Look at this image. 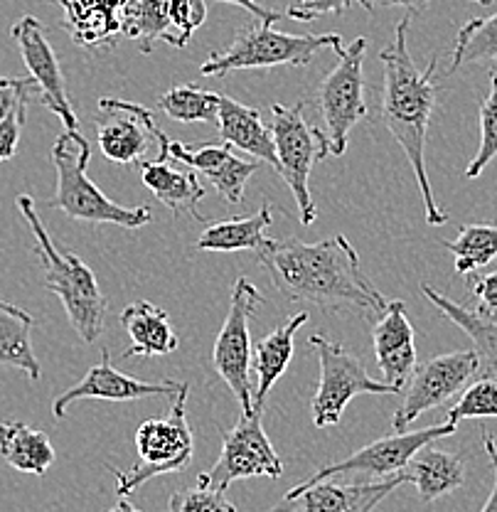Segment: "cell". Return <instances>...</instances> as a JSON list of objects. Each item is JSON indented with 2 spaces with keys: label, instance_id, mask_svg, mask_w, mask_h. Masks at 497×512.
Returning a JSON list of instances; mask_svg holds the SVG:
<instances>
[{
  "label": "cell",
  "instance_id": "cell-40",
  "mask_svg": "<svg viewBox=\"0 0 497 512\" xmlns=\"http://www.w3.org/2000/svg\"><path fill=\"white\" fill-rule=\"evenodd\" d=\"M28 106L30 101L18 106V109H15L13 114L5 116V119H0V163L15 158V153H18L20 136H23L25 119H28Z\"/></svg>",
  "mask_w": 497,
  "mask_h": 512
},
{
  "label": "cell",
  "instance_id": "cell-18",
  "mask_svg": "<svg viewBox=\"0 0 497 512\" xmlns=\"http://www.w3.org/2000/svg\"><path fill=\"white\" fill-rule=\"evenodd\" d=\"M372 343L384 382L397 387L399 394H402L406 382L411 380L414 370L419 367L416 365L419 357H416L414 325L406 316L404 301H389L382 316L374 320Z\"/></svg>",
  "mask_w": 497,
  "mask_h": 512
},
{
  "label": "cell",
  "instance_id": "cell-14",
  "mask_svg": "<svg viewBox=\"0 0 497 512\" xmlns=\"http://www.w3.org/2000/svg\"><path fill=\"white\" fill-rule=\"evenodd\" d=\"M10 37L18 45L20 57H23L25 67H28L42 104L52 114L60 116L67 131H79L77 114H74L72 101H69L67 94V79H64L60 60H57L50 40H47L45 25L37 18H32V15H25V18H20L10 28Z\"/></svg>",
  "mask_w": 497,
  "mask_h": 512
},
{
  "label": "cell",
  "instance_id": "cell-35",
  "mask_svg": "<svg viewBox=\"0 0 497 512\" xmlns=\"http://www.w3.org/2000/svg\"><path fill=\"white\" fill-rule=\"evenodd\" d=\"M446 419L453 424H461L463 419H497V382L483 377L470 384Z\"/></svg>",
  "mask_w": 497,
  "mask_h": 512
},
{
  "label": "cell",
  "instance_id": "cell-7",
  "mask_svg": "<svg viewBox=\"0 0 497 512\" xmlns=\"http://www.w3.org/2000/svg\"><path fill=\"white\" fill-rule=\"evenodd\" d=\"M367 37H357L338 57V64L323 77L318 87V109L323 119V138L328 156H342L347 151V138L352 128L370 119L365 101V60Z\"/></svg>",
  "mask_w": 497,
  "mask_h": 512
},
{
  "label": "cell",
  "instance_id": "cell-43",
  "mask_svg": "<svg viewBox=\"0 0 497 512\" xmlns=\"http://www.w3.org/2000/svg\"><path fill=\"white\" fill-rule=\"evenodd\" d=\"M483 446H485V453H488V458H490V466H493V490H490L488 503L483 505V510L480 512H497V444H495L493 436L485 434Z\"/></svg>",
  "mask_w": 497,
  "mask_h": 512
},
{
  "label": "cell",
  "instance_id": "cell-28",
  "mask_svg": "<svg viewBox=\"0 0 497 512\" xmlns=\"http://www.w3.org/2000/svg\"><path fill=\"white\" fill-rule=\"evenodd\" d=\"M274 222V205L264 202L256 215H244L237 220L215 222L197 239V252H244L259 249L266 242V229Z\"/></svg>",
  "mask_w": 497,
  "mask_h": 512
},
{
  "label": "cell",
  "instance_id": "cell-12",
  "mask_svg": "<svg viewBox=\"0 0 497 512\" xmlns=\"http://www.w3.org/2000/svg\"><path fill=\"white\" fill-rule=\"evenodd\" d=\"M480 372V357L473 350L448 352L416 367L411 380L402 389L404 399L394 412V431H406L421 414L446 404L453 394L461 392Z\"/></svg>",
  "mask_w": 497,
  "mask_h": 512
},
{
  "label": "cell",
  "instance_id": "cell-44",
  "mask_svg": "<svg viewBox=\"0 0 497 512\" xmlns=\"http://www.w3.org/2000/svg\"><path fill=\"white\" fill-rule=\"evenodd\" d=\"M429 3L431 0H370L372 13L377 8H404L406 15H411V18L424 13V10L429 8Z\"/></svg>",
  "mask_w": 497,
  "mask_h": 512
},
{
  "label": "cell",
  "instance_id": "cell-21",
  "mask_svg": "<svg viewBox=\"0 0 497 512\" xmlns=\"http://www.w3.org/2000/svg\"><path fill=\"white\" fill-rule=\"evenodd\" d=\"M64 10L62 28L79 47L116 45L121 35V10L124 0H57Z\"/></svg>",
  "mask_w": 497,
  "mask_h": 512
},
{
  "label": "cell",
  "instance_id": "cell-11",
  "mask_svg": "<svg viewBox=\"0 0 497 512\" xmlns=\"http://www.w3.org/2000/svg\"><path fill=\"white\" fill-rule=\"evenodd\" d=\"M311 345L320 360V380L313 397V424L318 429L340 424L342 412L357 394H399L392 384L372 380L362 362L342 345L323 335H313Z\"/></svg>",
  "mask_w": 497,
  "mask_h": 512
},
{
  "label": "cell",
  "instance_id": "cell-32",
  "mask_svg": "<svg viewBox=\"0 0 497 512\" xmlns=\"http://www.w3.org/2000/svg\"><path fill=\"white\" fill-rule=\"evenodd\" d=\"M443 247L456 256V274L470 276L497 259V224H466L458 229V239Z\"/></svg>",
  "mask_w": 497,
  "mask_h": 512
},
{
  "label": "cell",
  "instance_id": "cell-30",
  "mask_svg": "<svg viewBox=\"0 0 497 512\" xmlns=\"http://www.w3.org/2000/svg\"><path fill=\"white\" fill-rule=\"evenodd\" d=\"M168 3L170 0H126L121 10V35L138 40L143 55H151L158 40L178 45Z\"/></svg>",
  "mask_w": 497,
  "mask_h": 512
},
{
  "label": "cell",
  "instance_id": "cell-6",
  "mask_svg": "<svg viewBox=\"0 0 497 512\" xmlns=\"http://www.w3.org/2000/svg\"><path fill=\"white\" fill-rule=\"evenodd\" d=\"M187 394H190V384L183 382L180 392L175 394V404L168 416L148 419L138 426L136 466H131V471H114L119 498H128L133 490L141 488L151 478L175 473L190 463L195 444H192V431L187 426L185 414Z\"/></svg>",
  "mask_w": 497,
  "mask_h": 512
},
{
  "label": "cell",
  "instance_id": "cell-47",
  "mask_svg": "<svg viewBox=\"0 0 497 512\" xmlns=\"http://www.w3.org/2000/svg\"><path fill=\"white\" fill-rule=\"evenodd\" d=\"M124 3H126V0H124Z\"/></svg>",
  "mask_w": 497,
  "mask_h": 512
},
{
  "label": "cell",
  "instance_id": "cell-39",
  "mask_svg": "<svg viewBox=\"0 0 497 512\" xmlns=\"http://www.w3.org/2000/svg\"><path fill=\"white\" fill-rule=\"evenodd\" d=\"M468 286L475 296V313L497 323V271L480 276H468Z\"/></svg>",
  "mask_w": 497,
  "mask_h": 512
},
{
  "label": "cell",
  "instance_id": "cell-20",
  "mask_svg": "<svg viewBox=\"0 0 497 512\" xmlns=\"http://www.w3.org/2000/svg\"><path fill=\"white\" fill-rule=\"evenodd\" d=\"M141 180L160 205L168 207L175 217L187 215L195 222H205L200 212V202L205 197V188L197 180V173L175 158H156L141 163Z\"/></svg>",
  "mask_w": 497,
  "mask_h": 512
},
{
  "label": "cell",
  "instance_id": "cell-36",
  "mask_svg": "<svg viewBox=\"0 0 497 512\" xmlns=\"http://www.w3.org/2000/svg\"><path fill=\"white\" fill-rule=\"evenodd\" d=\"M168 512H237V508L224 498L222 490L197 485L175 490L168 500Z\"/></svg>",
  "mask_w": 497,
  "mask_h": 512
},
{
  "label": "cell",
  "instance_id": "cell-41",
  "mask_svg": "<svg viewBox=\"0 0 497 512\" xmlns=\"http://www.w3.org/2000/svg\"><path fill=\"white\" fill-rule=\"evenodd\" d=\"M32 89H35L32 77H0V119L13 114L18 106L28 104Z\"/></svg>",
  "mask_w": 497,
  "mask_h": 512
},
{
  "label": "cell",
  "instance_id": "cell-8",
  "mask_svg": "<svg viewBox=\"0 0 497 512\" xmlns=\"http://www.w3.org/2000/svg\"><path fill=\"white\" fill-rule=\"evenodd\" d=\"M303 109H306V101L303 99L293 106H271V114H274V119H271V136H274L276 160H279L276 173L291 188L293 197H296L298 212H301V222L308 227L318 217L311 190H308V178H311L313 165L318 160L328 158V146H325L323 131L308 126Z\"/></svg>",
  "mask_w": 497,
  "mask_h": 512
},
{
  "label": "cell",
  "instance_id": "cell-2",
  "mask_svg": "<svg viewBox=\"0 0 497 512\" xmlns=\"http://www.w3.org/2000/svg\"><path fill=\"white\" fill-rule=\"evenodd\" d=\"M409 25L411 15L399 20L394 30V40L379 52V60L384 67V92H382V121L389 128L397 143L402 146L404 156L409 158L414 178L419 183L421 197L426 207V222L431 227H441L448 222L446 212L438 207L434 190H431L429 173H426V133H429L431 116H434L438 84H436V64L421 72L411 60L409 52Z\"/></svg>",
  "mask_w": 497,
  "mask_h": 512
},
{
  "label": "cell",
  "instance_id": "cell-22",
  "mask_svg": "<svg viewBox=\"0 0 497 512\" xmlns=\"http://www.w3.org/2000/svg\"><path fill=\"white\" fill-rule=\"evenodd\" d=\"M215 124L219 128V138H222L227 146L239 148V151L249 153V156L264 160V163H269L274 170L279 168L274 136H271V128L264 126L259 111L239 104L237 99L222 96V99H219V114Z\"/></svg>",
  "mask_w": 497,
  "mask_h": 512
},
{
  "label": "cell",
  "instance_id": "cell-10",
  "mask_svg": "<svg viewBox=\"0 0 497 512\" xmlns=\"http://www.w3.org/2000/svg\"><path fill=\"white\" fill-rule=\"evenodd\" d=\"M264 306V296L247 276H239L232 286L229 298V311L224 318L222 330L215 340L212 350V367L222 382L234 392V397L242 404V412L247 414L254 409V389H251V335L249 318Z\"/></svg>",
  "mask_w": 497,
  "mask_h": 512
},
{
  "label": "cell",
  "instance_id": "cell-25",
  "mask_svg": "<svg viewBox=\"0 0 497 512\" xmlns=\"http://www.w3.org/2000/svg\"><path fill=\"white\" fill-rule=\"evenodd\" d=\"M121 325L131 338L126 355H170L180 345L168 313L148 301L126 306L121 313Z\"/></svg>",
  "mask_w": 497,
  "mask_h": 512
},
{
  "label": "cell",
  "instance_id": "cell-1",
  "mask_svg": "<svg viewBox=\"0 0 497 512\" xmlns=\"http://www.w3.org/2000/svg\"><path fill=\"white\" fill-rule=\"evenodd\" d=\"M256 254L281 296L291 303H313L333 313L352 308L367 313L372 323L389 303L367 279L355 247L342 234L318 244H303L293 237L266 239Z\"/></svg>",
  "mask_w": 497,
  "mask_h": 512
},
{
  "label": "cell",
  "instance_id": "cell-46",
  "mask_svg": "<svg viewBox=\"0 0 497 512\" xmlns=\"http://www.w3.org/2000/svg\"><path fill=\"white\" fill-rule=\"evenodd\" d=\"M470 3H478V5H485V8H488V5H493L495 0H470Z\"/></svg>",
  "mask_w": 497,
  "mask_h": 512
},
{
  "label": "cell",
  "instance_id": "cell-34",
  "mask_svg": "<svg viewBox=\"0 0 497 512\" xmlns=\"http://www.w3.org/2000/svg\"><path fill=\"white\" fill-rule=\"evenodd\" d=\"M493 158H497V72L490 74V94L480 104V146L466 168V178H480Z\"/></svg>",
  "mask_w": 497,
  "mask_h": 512
},
{
  "label": "cell",
  "instance_id": "cell-26",
  "mask_svg": "<svg viewBox=\"0 0 497 512\" xmlns=\"http://www.w3.org/2000/svg\"><path fill=\"white\" fill-rule=\"evenodd\" d=\"M421 293L434 303L443 316L451 320V323H456L473 340L475 352L480 357V375L497 382V323L483 318L480 313L470 311V308L461 306V303L451 301V298L443 296L441 291H436L429 284H421Z\"/></svg>",
  "mask_w": 497,
  "mask_h": 512
},
{
  "label": "cell",
  "instance_id": "cell-33",
  "mask_svg": "<svg viewBox=\"0 0 497 512\" xmlns=\"http://www.w3.org/2000/svg\"><path fill=\"white\" fill-rule=\"evenodd\" d=\"M219 99L222 96L200 89L197 84H183V87H175L160 96L158 106L165 116L183 121V124H197V121L210 124V121H217Z\"/></svg>",
  "mask_w": 497,
  "mask_h": 512
},
{
  "label": "cell",
  "instance_id": "cell-29",
  "mask_svg": "<svg viewBox=\"0 0 497 512\" xmlns=\"http://www.w3.org/2000/svg\"><path fill=\"white\" fill-rule=\"evenodd\" d=\"M32 325L35 318L23 308L0 301V365L25 372L32 382L40 380L42 367L32 350Z\"/></svg>",
  "mask_w": 497,
  "mask_h": 512
},
{
  "label": "cell",
  "instance_id": "cell-45",
  "mask_svg": "<svg viewBox=\"0 0 497 512\" xmlns=\"http://www.w3.org/2000/svg\"><path fill=\"white\" fill-rule=\"evenodd\" d=\"M106 512H141V510H138L136 505H133L131 500H128V498H121L119 503L114 505V508H111V510H106Z\"/></svg>",
  "mask_w": 497,
  "mask_h": 512
},
{
  "label": "cell",
  "instance_id": "cell-16",
  "mask_svg": "<svg viewBox=\"0 0 497 512\" xmlns=\"http://www.w3.org/2000/svg\"><path fill=\"white\" fill-rule=\"evenodd\" d=\"M183 382H143L136 377L124 375L121 370H116L111 365L109 350H101V362L94 365L87 375L82 377L74 387H69L67 392L60 394L55 399V412L57 419L67 416V409L72 407L79 399H104V402H136V399H148V397H170V394H178Z\"/></svg>",
  "mask_w": 497,
  "mask_h": 512
},
{
  "label": "cell",
  "instance_id": "cell-24",
  "mask_svg": "<svg viewBox=\"0 0 497 512\" xmlns=\"http://www.w3.org/2000/svg\"><path fill=\"white\" fill-rule=\"evenodd\" d=\"M308 313H296L291 320L279 325L271 335H266L259 345H256L254 357H251V367L256 372V387H254V407H264L266 394L274 389V384L281 380L286 367L291 365L293 348H296V333L308 323Z\"/></svg>",
  "mask_w": 497,
  "mask_h": 512
},
{
  "label": "cell",
  "instance_id": "cell-19",
  "mask_svg": "<svg viewBox=\"0 0 497 512\" xmlns=\"http://www.w3.org/2000/svg\"><path fill=\"white\" fill-rule=\"evenodd\" d=\"M170 158L187 165L195 173L205 175L212 188L219 192V197L224 202H232V205H239L244 200V188H247L251 175L259 173V163L237 158V153L227 143L224 146H202L195 151L183 143L170 141Z\"/></svg>",
  "mask_w": 497,
  "mask_h": 512
},
{
  "label": "cell",
  "instance_id": "cell-31",
  "mask_svg": "<svg viewBox=\"0 0 497 512\" xmlns=\"http://www.w3.org/2000/svg\"><path fill=\"white\" fill-rule=\"evenodd\" d=\"M497 60V13L488 18H473L458 30L451 52L448 74H456L466 64H483Z\"/></svg>",
  "mask_w": 497,
  "mask_h": 512
},
{
  "label": "cell",
  "instance_id": "cell-4",
  "mask_svg": "<svg viewBox=\"0 0 497 512\" xmlns=\"http://www.w3.org/2000/svg\"><path fill=\"white\" fill-rule=\"evenodd\" d=\"M52 165L57 170L55 197L47 200V207L62 210L72 220L89 224H116L124 229H138L153 220L148 207H124L111 202L96 188L87 168L92 160V146L79 131H64L52 146Z\"/></svg>",
  "mask_w": 497,
  "mask_h": 512
},
{
  "label": "cell",
  "instance_id": "cell-9",
  "mask_svg": "<svg viewBox=\"0 0 497 512\" xmlns=\"http://www.w3.org/2000/svg\"><path fill=\"white\" fill-rule=\"evenodd\" d=\"M264 407H254L222 434V453L215 466L197 476V485L212 490H227L234 480L281 478L283 461L261 424Z\"/></svg>",
  "mask_w": 497,
  "mask_h": 512
},
{
  "label": "cell",
  "instance_id": "cell-17",
  "mask_svg": "<svg viewBox=\"0 0 497 512\" xmlns=\"http://www.w3.org/2000/svg\"><path fill=\"white\" fill-rule=\"evenodd\" d=\"M402 483L399 473L382 483H335L328 478L306 490H291L269 512H370Z\"/></svg>",
  "mask_w": 497,
  "mask_h": 512
},
{
  "label": "cell",
  "instance_id": "cell-27",
  "mask_svg": "<svg viewBox=\"0 0 497 512\" xmlns=\"http://www.w3.org/2000/svg\"><path fill=\"white\" fill-rule=\"evenodd\" d=\"M0 458L10 468L32 476H45L55 463V446L45 431L32 429L23 421L0 424Z\"/></svg>",
  "mask_w": 497,
  "mask_h": 512
},
{
  "label": "cell",
  "instance_id": "cell-13",
  "mask_svg": "<svg viewBox=\"0 0 497 512\" xmlns=\"http://www.w3.org/2000/svg\"><path fill=\"white\" fill-rule=\"evenodd\" d=\"M456 429L458 424L446 419L443 424L429 426V429L421 431H397L394 436H384V439H377L374 444L350 453V456L342 458L338 463L318 468V473H313L311 478L303 480V483L293 490H306L311 488V485L320 483V480L342 476V473H367V476L374 478L394 476V473L402 471L406 463H409L421 448L434 444L438 439L453 436Z\"/></svg>",
  "mask_w": 497,
  "mask_h": 512
},
{
  "label": "cell",
  "instance_id": "cell-5",
  "mask_svg": "<svg viewBox=\"0 0 497 512\" xmlns=\"http://www.w3.org/2000/svg\"><path fill=\"white\" fill-rule=\"evenodd\" d=\"M323 50L335 55L345 52V42L338 32L330 35H288L274 30V23L251 25L234 35L224 52H212L200 67L202 77H224L239 69H274V67H308Z\"/></svg>",
  "mask_w": 497,
  "mask_h": 512
},
{
  "label": "cell",
  "instance_id": "cell-3",
  "mask_svg": "<svg viewBox=\"0 0 497 512\" xmlns=\"http://www.w3.org/2000/svg\"><path fill=\"white\" fill-rule=\"evenodd\" d=\"M18 210L35 237V254L45 269L47 291H52L62 301L74 333L84 343H94L104 333L106 313H109V301L101 293L94 271L77 254L52 242L30 195L18 197Z\"/></svg>",
  "mask_w": 497,
  "mask_h": 512
},
{
  "label": "cell",
  "instance_id": "cell-42",
  "mask_svg": "<svg viewBox=\"0 0 497 512\" xmlns=\"http://www.w3.org/2000/svg\"><path fill=\"white\" fill-rule=\"evenodd\" d=\"M205 3H229V5H239V8L249 10L254 18L264 20V23H279V20L286 18V15L281 13H274V10L264 8V5H259L256 0H205Z\"/></svg>",
  "mask_w": 497,
  "mask_h": 512
},
{
  "label": "cell",
  "instance_id": "cell-38",
  "mask_svg": "<svg viewBox=\"0 0 497 512\" xmlns=\"http://www.w3.org/2000/svg\"><path fill=\"white\" fill-rule=\"evenodd\" d=\"M352 3H360L367 13H372L370 0H291L286 18L298 20V23H311L323 15H342Z\"/></svg>",
  "mask_w": 497,
  "mask_h": 512
},
{
  "label": "cell",
  "instance_id": "cell-15",
  "mask_svg": "<svg viewBox=\"0 0 497 512\" xmlns=\"http://www.w3.org/2000/svg\"><path fill=\"white\" fill-rule=\"evenodd\" d=\"M101 119H96V138L106 160L121 165L141 163L148 151V138L160 133L151 111L141 104L124 99H111L101 96L99 99Z\"/></svg>",
  "mask_w": 497,
  "mask_h": 512
},
{
  "label": "cell",
  "instance_id": "cell-23",
  "mask_svg": "<svg viewBox=\"0 0 497 512\" xmlns=\"http://www.w3.org/2000/svg\"><path fill=\"white\" fill-rule=\"evenodd\" d=\"M399 476L404 483L414 485L424 503H434V500L453 493L466 483V466L453 453L429 444L406 463Z\"/></svg>",
  "mask_w": 497,
  "mask_h": 512
},
{
  "label": "cell",
  "instance_id": "cell-37",
  "mask_svg": "<svg viewBox=\"0 0 497 512\" xmlns=\"http://www.w3.org/2000/svg\"><path fill=\"white\" fill-rule=\"evenodd\" d=\"M168 13L175 37H178V45L175 47H185L190 42L192 32L205 23L207 3L205 0H170Z\"/></svg>",
  "mask_w": 497,
  "mask_h": 512
}]
</instances>
